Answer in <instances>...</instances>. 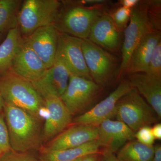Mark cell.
Segmentation results:
<instances>
[{
    "label": "cell",
    "mask_w": 161,
    "mask_h": 161,
    "mask_svg": "<svg viewBox=\"0 0 161 161\" xmlns=\"http://www.w3.org/2000/svg\"><path fill=\"white\" fill-rule=\"evenodd\" d=\"M48 111L42 134V141L53 139L71 123L72 115L60 97L47 95L43 97Z\"/></svg>",
    "instance_id": "4fadbf2b"
},
{
    "label": "cell",
    "mask_w": 161,
    "mask_h": 161,
    "mask_svg": "<svg viewBox=\"0 0 161 161\" xmlns=\"http://www.w3.org/2000/svg\"><path fill=\"white\" fill-rule=\"evenodd\" d=\"M154 146H148L138 141L128 142L119 150L117 156L119 161H152Z\"/></svg>",
    "instance_id": "7402d4cb"
},
{
    "label": "cell",
    "mask_w": 161,
    "mask_h": 161,
    "mask_svg": "<svg viewBox=\"0 0 161 161\" xmlns=\"http://www.w3.org/2000/svg\"><path fill=\"white\" fill-rule=\"evenodd\" d=\"M3 111L12 150L24 153L41 149L40 121L27 111L6 103Z\"/></svg>",
    "instance_id": "6da1fadb"
},
{
    "label": "cell",
    "mask_w": 161,
    "mask_h": 161,
    "mask_svg": "<svg viewBox=\"0 0 161 161\" xmlns=\"http://www.w3.org/2000/svg\"><path fill=\"white\" fill-rule=\"evenodd\" d=\"M81 48L92 80L100 86H106L109 82L115 70L114 58L88 39L82 40Z\"/></svg>",
    "instance_id": "52a82bcc"
},
{
    "label": "cell",
    "mask_w": 161,
    "mask_h": 161,
    "mask_svg": "<svg viewBox=\"0 0 161 161\" xmlns=\"http://www.w3.org/2000/svg\"><path fill=\"white\" fill-rule=\"evenodd\" d=\"M103 14L95 8L75 6L62 13L55 24L58 31L79 39H88L95 20Z\"/></svg>",
    "instance_id": "ba28073f"
},
{
    "label": "cell",
    "mask_w": 161,
    "mask_h": 161,
    "mask_svg": "<svg viewBox=\"0 0 161 161\" xmlns=\"http://www.w3.org/2000/svg\"><path fill=\"white\" fill-rule=\"evenodd\" d=\"M131 11L132 9L121 6L116 9L111 16L119 31L127 27L130 20Z\"/></svg>",
    "instance_id": "d4e9b609"
},
{
    "label": "cell",
    "mask_w": 161,
    "mask_h": 161,
    "mask_svg": "<svg viewBox=\"0 0 161 161\" xmlns=\"http://www.w3.org/2000/svg\"><path fill=\"white\" fill-rule=\"evenodd\" d=\"M135 138L141 143L148 146H153L155 138L151 128L149 126L142 127L135 133Z\"/></svg>",
    "instance_id": "83f0119b"
},
{
    "label": "cell",
    "mask_w": 161,
    "mask_h": 161,
    "mask_svg": "<svg viewBox=\"0 0 161 161\" xmlns=\"http://www.w3.org/2000/svg\"><path fill=\"white\" fill-rule=\"evenodd\" d=\"M4 105V101L0 92V112H3Z\"/></svg>",
    "instance_id": "836d02e7"
},
{
    "label": "cell",
    "mask_w": 161,
    "mask_h": 161,
    "mask_svg": "<svg viewBox=\"0 0 161 161\" xmlns=\"http://www.w3.org/2000/svg\"><path fill=\"white\" fill-rule=\"evenodd\" d=\"M119 34L111 16L103 14L92 25L88 39L102 48L115 52L120 44Z\"/></svg>",
    "instance_id": "e0dca14e"
},
{
    "label": "cell",
    "mask_w": 161,
    "mask_h": 161,
    "mask_svg": "<svg viewBox=\"0 0 161 161\" xmlns=\"http://www.w3.org/2000/svg\"><path fill=\"white\" fill-rule=\"evenodd\" d=\"M153 135L155 139H161V125L160 123L155 124L151 128Z\"/></svg>",
    "instance_id": "1f68e13d"
},
{
    "label": "cell",
    "mask_w": 161,
    "mask_h": 161,
    "mask_svg": "<svg viewBox=\"0 0 161 161\" xmlns=\"http://www.w3.org/2000/svg\"><path fill=\"white\" fill-rule=\"evenodd\" d=\"M59 31L55 25L40 27L24 38L26 43L38 55L46 66L50 68L54 62L58 49Z\"/></svg>",
    "instance_id": "8fae6325"
},
{
    "label": "cell",
    "mask_w": 161,
    "mask_h": 161,
    "mask_svg": "<svg viewBox=\"0 0 161 161\" xmlns=\"http://www.w3.org/2000/svg\"><path fill=\"white\" fill-rule=\"evenodd\" d=\"M129 81L146 98L147 102L161 117V78L153 77L145 73L130 75Z\"/></svg>",
    "instance_id": "ac0fdd59"
},
{
    "label": "cell",
    "mask_w": 161,
    "mask_h": 161,
    "mask_svg": "<svg viewBox=\"0 0 161 161\" xmlns=\"http://www.w3.org/2000/svg\"><path fill=\"white\" fill-rule=\"evenodd\" d=\"M152 161H161V146L159 144L154 146V153Z\"/></svg>",
    "instance_id": "d6a6232c"
},
{
    "label": "cell",
    "mask_w": 161,
    "mask_h": 161,
    "mask_svg": "<svg viewBox=\"0 0 161 161\" xmlns=\"http://www.w3.org/2000/svg\"><path fill=\"white\" fill-rule=\"evenodd\" d=\"M100 161H119L115 153L107 151L101 152Z\"/></svg>",
    "instance_id": "f546056e"
},
{
    "label": "cell",
    "mask_w": 161,
    "mask_h": 161,
    "mask_svg": "<svg viewBox=\"0 0 161 161\" xmlns=\"http://www.w3.org/2000/svg\"><path fill=\"white\" fill-rule=\"evenodd\" d=\"M115 116L135 133L142 127L150 126L159 119L154 110L134 88L119 100Z\"/></svg>",
    "instance_id": "277c9868"
},
{
    "label": "cell",
    "mask_w": 161,
    "mask_h": 161,
    "mask_svg": "<svg viewBox=\"0 0 161 161\" xmlns=\"http://www.w3.org/2000/svg\"><path fill=\"white\" fill-rule=\"evenodd\" d=\"M132 88L129 80H123L108 97L75 118L74 124L98 127L104 121L111 119L115 116L119 100Z\"/></svg>",
    "instance_id": "9c48e42d"
},
{
    "label": "cell",
    "mask_w": 161,
    "mask_h": 161,
    "mask_svg": "<svg viewBox=\"0 0 161 161\" xmlns=\"http://www.w3.org/2000/svg\"><path fill=\"white\" fill-rule=\"evenodd\" d=\"M0 92L4 103L27 111L39 120L48 116L43 98L31 82L9 71L0 75Z\"/></svg>",
    "instance_id": "7a4b0ae2"
},
{
    "label": "cell",
    "mask_w": 161,
    "mask_h": 161,
    "mask_svg": "<svg viewBox=\"0 0 161 161\" xmlns=\"http://www.w3.org/2000/svg\"><path fill=\"white\" fill-rule=\"evenodd\" d=\"M102 88L93 80L71 74L67 87L60 98L72 116L84 113L98 97Z\"/></svg>",
    "instance_id": "8992f818"
},
{
    "label": "cell",
    "mask_w": 161,
    "mask_h": 161,
    "mask_svg": "<svg viewBox=\"0 0 161 161\" xmlns=\"http://www.w3.org/2000/svg\"><path fill=\"white\" fill-rule=\"evenodd\" d=\"M62 13V4L57 0H25L18 19L21 35L26 37L40 27L55 25Z\"/></svg>",
    "instance_id": "3957f363"
},
{
    "label": "cell",
    "mask_w": 161,
    "mask_h": 161,
    "mask_svg": "<svg viewBox=\"0 0 161 161\" xmlns=\"http://www.w3.org/2000/svg\"><path fill=\"white\" fill-rule=\"evenodd\" d=\"M98 140L103 151L115 153L135 138V132L122 122L108 119L98 127Z\"/></svg>",
    "instance_id": "2e32d148"
},
{
    "label": "cell",
    "mask_w": 161,
    "mask_h": 161,
    "mask_svg": "<svg viewBox=\"0 0 161 161\" xmlns=\"http://www.w3.org/2000/svg\"><path fill=\"white\" fill-rule=\"evenodd\" d=\"M71 75L63 60L56 56L53 64L39 80L31 83L42 98L47 95L60 97L67 87Z\"/></svg>",
    "instance_id": "7c38bea8"
},
{
    "label": "cell",
    "mask_w": 161,
    "mask_h": 161,
    "mask_svg": "<svg viewBox=\"0 0 161 161\" xmlns=\"http://www.w3.org/2000/svg\"><path fill=\"white\" fill-rule=\"evenodd\" d=\"M12 150L9 132L3 112H0V157Z\"/></svg>",
    "instance_id": "484cf974"
},
{
    "label": "cell",
    "mask_w": 161,
    "mask_h": 161,
    "mask_svg": "<svg viewBox=\"0 0 161 161\" xmlns=\"http://www.w3.org/2000/svg\"><path fill=\"white\" fill-rule=\"evenodd\" d=\"M23 41L19 27L8 31L6 39L0 45V75L10 70Z\"/></svg>",
    "instance_id": "44dd1931"
},
{
    "label": "cell",
    "mask_w": 161,
    "mask_h": 161,
    "mask_svg": "<svg viewBox=\"0 0 161 161\" xmlns=\"http://www.w3.org/2000/svg\"><path fill=\"white\" fill-rule=\"evenodd\" d=\"M152 19L147 5L138 3L132 9L130 21L124 30L122 61L117 72L119 77L126 72L132 53L144 36L154 30Z\"/></svg>",
    "instance_id": "5b68a950"
},
{
    "label": "cell",
    "mask_w": 161,
    "mask_h": 161,
    "mask_svg": "<svg viewBox=\"0 0 161 161\" xmlns=\"http://www.w3.org/2000/svg\"><path fill=\"white\" fill-rule=\"evenodd\" d=\"M47 69L23 38L9 71L32 82L41 78Z\"/></svg>",
    "instance_id": "9a60e30c"
},
{
    "label": "cell",
    "mask_w": 161,
    "mask_h": 161,
    "mask_svg": "<svg viewBox=\"0 0 161 161\" xmlns=\"http://www.w3.org/2000/svg\"><path fill=\"white\" fill-rule=\"evenodd\" d=\"M1 35H2V33H0V37H1Z\"/></svg>",
    "instance_id": "e575fe53"
},
{
    "label": "cell",
    "mask_w": 161,
    "mask_h": 161,
    "mask_svg": "<svg viewBox=\"0 0 161 161\" xmlns=\"http://www.w3.org/2000/svg\"><path fill=\"white\" fill-rule=\"evenodd\" d=\"M82 40L59 31L56 56L63 60L72 75L92 80L84 57Z\"/></svg>",
    "instance_id": "30bf717a"
},
{
    "label": "cell",
    "mask_w": 161,
    "mask_h": 161,
    "mask_svg": "<svg viewBox=\"0 0 161 161\" xmlns=\"http://www.w3.org/2000/svg\"><path fill=\"white\" fill-rule=\"evenodd\" d=\"M161 41V33L151 31L144 36L133 52L126 73H146L156 46Z\"/></svg>",
    "instance_id": "d6986e66"
},
{
    "label": "cell",
    "mask_w": 161,
    "mask_h": 161,
    "mask_svg": "<svg viewBox=\"0 0 161 161\" xmlns=\"http://www.w3.org/2000/svg\"><path fill=\"white\" fill-rule=\"evenodd\" d=\"M139 3V1L138 0H122L120 2L122 6L130 9L135 7Z\"/></svg>",
    "instance_id": "4dcf8cb0"
},
{
    "label": "cell",
    "mask_w": 161,
    "mask_h": 161,
    "mask_svg": "<svg viewBox=\"0 0 161 161\" xmlns=\"http://www.w3.org/2000/svg\"><path fill=\"white\" fill-rule=\"evenodd\" d=\"M0 161H39L31 152H18L12 150L6 153L0 157Z\"/></svg>",
    "instance_id": "4316f807"
},
{
    "label": "cell",
    "mask_w": 161,
    "mask_h": 161,
    "mask_svg": "<svg viewBox=\"0 0 161 161\" xmlns=\"http://www.w3.org/2000/svg\"><path fill=\"white\" fill-rule=\"evenodd\" d=\"M22 1L0 0V33L18 27Z\"/></svg>",
    "instance_id": "603a6c76"
},
{
    "label": "cell",
    "mask_w": 161,
    "mask_h": 161,
    "mask_svg": "<svg viewBox=\"0 0 161 161\" xmlns=\"http://www.w3.org/2000/svg\"><path fill=\"white\" fill-rule=\"evenodd\" d=\"M98 138V127L75 125L64 130L40 150L55 151L75 148Z\"/></svg>",
    "instance_id": "5bb4252c"
},
{
    "label": "cell",
    "mask_w": 161,
    "mask_h": 161,
    "mask_svg": "<svg viewBox=\"0 0 161 161\" xmlns=\"http://www.w3.org/2000/svg\"><path fill=\"white\" fill-rule=\"evenodd\" d=\"M101 152L90 153L82 156L74 161H100Z\"/></svg>",
    "instance_id": "f1b7e54d"
},
{
    "label": "cell",
    "mask_w": 161,
    "mask_h": 161,
    "mask_svg": "<svg viewBox=\"0 0 161 161\" xmlns=\"http://www.w3.org/2000/svg\"><path fill=\"white\" fill-rule=\"evenodd\" d=\"M145 73L153 77L161 78V40L153 51L147 72Z\"/></svg>",
    "instance_id": "cb8c5ba5"
},
{
    "label": "cell",
    "mask_w": 161,
    "mask_h": 161,
    "mask_svg": "<svg viewBox=\"0 0 161 161\" xmlns=\"http://www.w3.org/2000/svg\"><path fill=\"white\" fill-rule=\"evenodd\" d=\"M98 140L92 141L80 147L55 151L41 150L39 161H74L82 156L101 152Z\"/></svg>",
    "instance_id": "ffe728a7"
}]
</instances>
